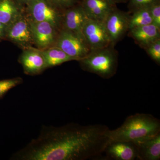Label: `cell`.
Returning a JSON list of instances; mask_svg holds the SVG:
<instances>
[{
	"label": "cell",
	"instance_id": "6da1fadb",
	"mask_svg": "<svg viewBox=\"0 0 160 160\" xmlns=\"http://www.w3.org/2000/svg\"><path fill=\"white\" fill-rule=\"evenodd\" d=\"M110 129L101 124L43 126L37 137L15 152L13 160H86L104 152Z\"/></svg>",
	"mask_w": 160,
	"mask_h": 160
},
{
	"label": "cell",
	"instance_id": "7a4b0ae2",
	"mask_svg": "<svg viewBox=\"0 0 160 160\" xmlns=\"http://www.w3.org/2000/svg\"><path fill=\"white\" fill-rule=\"evenodd\" d=\"M160 133V122L152 115L138 113L129 116L122 126L110 129V142H136Z\"/></svg>",
	"mask_w": 160,
	"mask_h": 160
},
{
	"label": "cell",
	"instance_id": "3957f363",
	"mask_svg": "<svg viewBox=\"0 0 160 160\" xmlns=\"http://www.w3.org/2000/svg\"><path fill=\"white\" fill-rule=\"evenodd\" d=\"M114 46L92 49L87 55L78 61L83 70L109 79L116 73L118 55Z\"/></svg>",
	"mask_w": 160,
	"mask_h": 160
},
{
	"label": "cell",
	"instance_id": "277c9868",
	"mask_svg": "<svg viewBox=\"0 0 160 160\" xmlns=\"http://www.w3.org/2000/svg\"><path fill=\"white\" fill-rule=\"evenodd\" d=\"M26 6V16L29 20L48 22L59 30L61 29L64 11L56 8L47 0H31Z\"/></svg>",
	"mask_w": 160,
	"mask_h": 160
},
{
	"label": "cell",
	"instance_id": "5b68a950",
	"mask_svg": "<svg viewBox=\"0 0 160 160\" xmlns=\"http://www.w3.org/2000/svg\"><path fill=\"white\" fill-rule=\"evenodd\" d=\"M54 46L77 61L86 57L90 51L84 40L71 32L62 28L59 31Z\"/></svg>",
	"mask_w": 160,
	"mask_h": 160
},
{
	"label": "cell",
	"instance_id": "8992f818",
	"mask_svg": "<svg viewBox=\"0 0 160 160\" xmlns=\"http://www.w3.org/2000/svg\"><path fill=\"white\" fill-rule=\"evenodd\" d=\"M5 38L23 49L34 45L29 19L24 13L6 28Z\"/></svg>",
	"mask_w": 160,
	"mask_h": 160
},
{
	"label": "cell",
	"instance_id": "52a82bcc",
	"mask_svg": "<svg viewBox=\"0 0 160 160\" xmlns=\"http://www.w3.org/2000/svg\"><path fill=\"white\" fill-rule=\"evenodd\" d=\"M129 13L117 8L107 16L103 22L111 46H114L129 31Z\"/></svg>",
	"mask_w": 160,
	"mask_h": 160
},
{
	"label": "cell",
	"instance_id": "ba28073f",
	"mask_svg": "<svg viewBox=\"0 0 160 160\" xmlns=\"http://www.w3.org/2000/svg\"><path fill=\"white\" fill-rule=\"evenodd\" d=\"M82 33L90 50L106 48L111 45L104 23L101 21L88 18L83 27Z\"/></svg>",
	"mask_w": 160,
	"mask_h": 160
},
{
	"label": "cell",
	"instance_id": "9c48e42d",
	"mask_svg": "<svg viewBox=\"0 0 160 160\" xmlns=\"http://www.w3.org/2000/svg\"><path fill=\"white\" fill-rule=\"evenodd\" d=\"M29 20L33 43L38 49L44 50L54 46L60 30L48 22Z\"/></svg>",
	"mask_w": 160,
	"mask_h": 160
},
{
	"label": "cell",
	"instance_id": "30bf717a",
	"mask_svg": "<svg viewBox=\"0 0 160 160\" xmlns=\"http://www.w3.org/2000/svg\"><path fill=\"white\" fill-rule=\"evenodd\" d=\"M88 18L82 6L78 3L63 11L61 28L71 32L85 41L82 30Z\"/></svg>",
	"mask_w": 160,
	"mask_h": 160
},
{
	"label": "cell",
	"instance_id": "8fae6325",
	"mask_svg": "<svg viewBox=\"0 0 160 160\" xmlns=\"http://www.w3.org/2000/svg\"><path fill=\"white\" fill-rule=\"evenodd\" d=\"M25 73L29 75L40 74L46 69L42 50L29 47L24 49L19 58Z\"/></svg>",
	"mask_w": 160,
	"mask_h": 160
},
{
	"label": "cell",
	"instance_id": "7c38bea8",
	"mask_svg": "<svg viewBox=\"0 0 160 160\" xmlns=\"http://www.w3.org/2000/svg\"><path fill=\"white\" fill-rule=\"evenodd\" d=\"M79 3L89 18L102 22L117 8L112 0H81Z\"/></svg>",
	"mask_w": 160,
	"mask_h": 160
},
{
	"label": "cell",
	"instance_id": "4fadbf2b",
	"mask_svg": "<svg viewBox=\"0 0 160 160\" xmlns=\"http://www.w3.org/2000/svg\"><path fill=\"white\" fill-rule=\"evenodd\" d=\"M104 152L109 160H134L138 158L137 148L135 144L132 142H109Z\"/></svg>",
	"mask_w": 160,
	"mask_h": 160
},
{
	"label": "cell",
	"instance_id": "5bb4252c",
	"mask_svg": "<svg viewBox=\"0 0 160 160\" xmlns=\"http://www.w3.org/2000/svg\"><path fill=\"white\" fill-rule=\"evenodd\" d=\"M138 150V159H160V133L135 142Z\"/></svg>",
	"mask_w": 160,
	"mask_h": 160
},
{
	"label": "cell",
	"instance_id": "9a60e30c",
	"mask_svg": "<svg viewBox=\"0 0 160 160\" xmlns=\"http://www.w3.org/2000/svg\"><path fill=\"white\" fill-rule=\"evenodd\" d=\"M129 31L130 36L144 49L160 39V29L152 24L137 27Z\"/></svg>",
	"mask_w": 160,
	"mask_h": 160
},
{
	"label": "cell",
	"instance_id": "2e32d148",
	"mask_svg": "<svg viewBox=\"0 0 160 160\" xmlns=\"http://www.w3.org/2000/svg\"><path fill=\"white\" fill-rule=\"evenodd\" d=\"M23 6L16 0H0V22L9 26L24 13Z\"/></svg>",
	"mask_w": 160,
	"mask_h": 160
},
{
	"label": "cell",
	"instance_id": "e0dca14e",
	"mask_svg": "<svg viewBox=\"0 0 160 160\" xmlns=\"http://www.w3.org/2000/svg\"><path fill=\"white\" fill-rule=\"evenodd\" d=\"M42 50L46 61V69L59 66L66 62L76 61L56 46Z\"/></svg>",
	"mask_w": 160,
	"mask_h": 160
},
{
	"label": "cell",
	"instance_id": "ac0fdd59",
	"mask_svg": "<svg viewBox=\"0 0 160 160\" xmlns=\"http://www.w3.org/2000/svg\"><path fill=\"white\" fill-rule=\"evenodd\" d=\"M131 13L132 15L129 17V31L137 27L152 24L149 7L138 9Z\"/></svg>",
	"mask_w": 160,
	"mask_h": 160
},
{
	"label": "cell",
	"instance_id": "d6986e66",
	"mask_svg": "<svg viewBox=\"0 0 160 160\" xmlns=\"http://www.w3.org/2000/svg\"><path fill=\"white\" fill-rule=\"evenodd\" d=\"M22 79L18 77L0 81V99L10 89L22 84Z\"/></svg>",
	"mask_w": 160,
	"mask_h": 160
},
{
	"label": "cell",
	"instance_id": "ffe728a7",
	"mask_svg": "<svg viewBox=\"0 0 160 160\" xmlns=\"http://www.w3.org/2000/svg\"><path fill=\"white\" fill-rule=\"evenodd\" d=\"M158 65L160 64V39L155 41L144 49Z\"/></svg>",
	"mask_w": 160,
	"mask_h": 160
},
{
	"label": "cell",
	"instance_id": "44dd1931",
	"mask_svg": "<svg viewBox=\"0 0 160 160\" xmlns=\"http://www.w3.org/2000/svg\"><path fill=\"white\" fill-rule=\"evenodd\" d=\"M159 0H128L129 13L144 7H149Z\"/></svg>",
	"mask_w": 160,
	"mask_h": 160
},
{
	"label": "cell",
	"instance_id": "7402d4cb",
	"mask_svg": "<svg viewBox=\"0 0 160 160\" xmlns=\"http://www.w3.org/2000/svg\"><path fill=\"white\" fill-rule=\"evenodd\" d=\"M55 7L64 11L80 2L81 0H47Z\"/></svg>",
	"mask_w": 160,
	"mask_h": 160
},
{
	"label": "cell",
	"instance_id": "603a6c76",
	"mask_svg": "<svg viewBox=\"0 0 160 160\" xmlns=\"http://www.w3.org/2000/svg\"><path fill=\"white\" fill-rule=\"evenodd\" d=\"M152 18V24L160 29V0L149 7Z\"/></svg>",
	"mask_w": 160,
	"mask_h": 160
},
{
	"label": "cell",
	"instance_id": "cb8c5ba5",
	"mask_svg": "<svg viewBox=\"0 0 160 160\" xmlns=\"http://www.w3.org/2000/svg\"><path fill=\"white\" fill-rule=\"evenodd\" d=\"M7 26L0 22V41L5 38Z\"/></svg>",
	"mask_w": 160,
	"mask_h": 160
},
{
	"label": "cell",
	"instance_id": "d4e9b609",
	"mask_svg": "<svg viewBox=\"0 0 160 160\" xmlns=\"http://www.w3.org/2000/svg\"><path fill=\"white\" fill-rule=\"evenodd\" d=\"M16 1L19 4H20V5H22V6H26V4L28 2H29L31 0H16Z\"/></svg>",
	"mask_w": 160,
	"mask_h": 160
},
{
	"label": "cell",
	"instance_id": "484cf974",
	"mask_svg": "<svg viewBox=\"0 0 160 160\" xmlns=\"http://www.w3.org/2000/svg\"><path fill=\"white\" fill-rule=\"evenodd\" d=\"M112 1L118 4V3L127 2H128V0H112Z\"/></svg>",
	"mask_w": 160,
	"mask_h": 160
}]
</instances>
